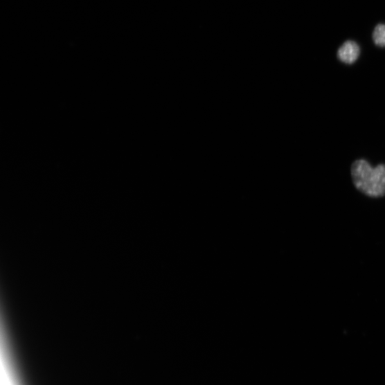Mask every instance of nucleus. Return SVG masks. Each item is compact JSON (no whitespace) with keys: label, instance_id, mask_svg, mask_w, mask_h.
<instances>
[{"label":"nucleus","instance_id":"obj_1","mask_svg":"<svg viewBox=\"0 0 385 385\" xmlns=\"http://www.w3.org/2000/svg\"><path fill=\"white\" fill-rule=\"evenodd\" d=\"M354 185L364 195L379 198L385 195V165L373 168L364 159L357 160L352 165Z\"/></svg>","mask_w":385,"mask_h":385},{"label":"nucleus","instance_id":"obj_2","mask_svg":"<svg viewBox=\"0 0 385 385\" xmlns=\"http://www.w3.org/2000/svg\"><path fill=\"white\" fill-rule=\"evenodd\" d=\"M359 55V47L353 41L345 42L338 52L339 60L346 64L354 63Z\"/></svg>","mask_w":385,"mask_h":385},{"label":"nucleus","instance_id":"obj_3","mask_svg":"<svg viewBox=\"0 0 385 385\" xmlns=\"http://www.w3.org/2000/svg\"><path fill=\"white\" fill-rule=\"evenodd\" d=\"M373 37L375 44L385 46V25H378L374 30Z\"/></svg>","mask_w":385,"mask_h":385}]
</instances>
